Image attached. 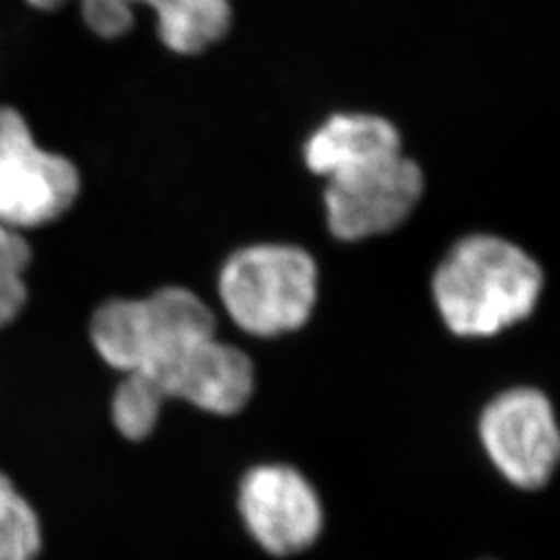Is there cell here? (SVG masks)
Instances as JSON below:
<instances>
[{
	"instance_id": "cell-1",
	"label": "cell",
	"mask_w": 560,
	"mask_h": 560,
	"mask_svg": "<svg viewBox=\"0 0 560 560\" xmlns=\"http://www.w3.org/2000/svg\"><path fill=\"white\" fill-rule=\"evenodd\" d=\"M538 260L494 233L455 241L432 272L434 307L459 339H492L527 320L544 293Z\"/></svg>"
},
{
	"instance_id": "cell-2",
	"label": "cell",
	"mask_w": 560,
	"mask_h": 560,
	"mask_svg": "<svg viewBox=\"0 0 560 560\" xmlns=\"http://www.w3.org/2000/svg\"><path fill=\"white\" fill-rule=\"evenodd\" d=\"M88 335L96 355L115 372L154 374L217 337V314L196 291L171 284L145 298L104 301Z\"/></svg>"
},
{
	"instance_id": "cell-3",
	"label": "cell",
	"mask_w": 560,
	"mask_h": 560,
	"mask_svg": "<svg viewBox=\"0 0 560 560\" xmlns=\"http://www.w3.org/2000/svg\"><path fill=\"white\" fill-rule=\"evenodd\" d=\"M217 293L224 314L245 335L277 339L312 320L320 298V268L295 243H252L222 261Z\"/></svg>"
},
{
	"instance_id": "cell-4",
	"label": "cell",
	"mask_w": 560,
	"mask_h": 560,
	"mask_svg": "<svg viewBox=\"0 0 560 560\" xmlns=\"http://www.w3.org/2000/svg\"><path fill=\"white\" fill-rule=\"evenodd\" d=\"M80 168L44 150L13 106H0V224L30 231L62 219L80 198Z\"/></svg>"
},
{
	"instance_id": "cell-5",
	"label": "cell",
	"mask_w": 560,
	"mask_h": 560,
	"mask_svg": "<svg viewBox=\"0 0 560 560\" xmlns=\"http://www.w3.org/2000/svg\"><path fill=\"white\" fill-rule=\"evenodd\" d=\"M481 446L502 478L520 490H540L560 459L559 423L546 393L515 386L490 400L478 421Z\"/></svg>"
},
{
	"instance_id": "cell-6",
	"label": "cell",
	"mask_w": 560,
	"mask_h": 560,
	"mask_svg": "<svg viewBox=\"0 0 560 560\" xmlns=\"http://www.w3.org/2000/svg\"><path fill=\"white\" fill-rule=\"evenodd\" d=\"M425 194V175L405 152L390 161L326 180L324 212L335 240H374L395 233L413 217Z\"/></svg>"
},
{
	"instance_id": "cell-7",
	"label": "cell",
	"mask_w": 560,
	"mask_h": 560,
	"mask_svg": "<svg viewBox=\"0 0 560 560\" xmlns=\"http://www.w3.org/2000/svg\"><path fill=\"white\" fill-rule=\"evenodd\" d=\"M237 506L247 534L279 559L310 550L324 529V506L316 488L291 465L252 467L241 478Z\"/></svg>"
},
{
	"instance_id": "cell-8",
	"label": "cell",
	"mask_w": 560,
	"mask_h": 560,
	"mask_svg": "<svg viewBox=\"0 0 560 560\" xmlns=\"http://www.w3.org/2000/svg\"><path fill=\"white\" fill-rule=\"evenodd\" d=\"M141 376L152 382L164 405L183 400L222 418L243 411L256 390L252 358L219 337L196 345L161 372Z\"/></svg>"
},
{
	"instance_id": "cell-9",
	"label": "cell",
	"mask_w": 560,
	"mask_h": 560,
	"mask_svg": "<svg viewBox=\"0 0 560 560\" xmlns=\"http://www.w3.org/2000/svg\"><path fill=\"white\" fill-rule=\"evenodd\" d=\"M399 127L378 113H335L303 143V164L324 180L339 179L361 168L402 154Z\"/></svg>"
},
{
	"instance_id": "cell-10",
	"label": "cell",
	"mask_w": 560,
	"mask_h": 560,
	"mask_svg": "<svg viewBox=\"0 0 560 560\" xmlns=\"http://www.w3.org/2000/svg\"><path fill=\"white\" fill-rule=\"evenodd\" d=\"M133 11L154 13L162 46L179 57H198L226 38L233 25L231 0H125Z\"/></svg>"
},
{
	"instance_id": "cell-11",
	"label": "cell",
	"mask_w": 560,
	"mask_h": 560,
	"mask_svg": "<svg viewBox=\"0 0 560 560\" xmlns=\"http://www.w3.org/2000/svg\"><path fill=\"white\" fill-rule=\"evenodd\" d=\"M44 546L46 532L36 504L0 467V560H40Z\"/></svg>"
},
{
	"instance_id": "cell-12",
	"label": "cell",
	"mask_w": 560,
	"mask_h": 560,
	"mask_svg": "<svg viewBox=\"0 0 560 560\" xmlns=\"http://www.w3.org/2000/svg\"><path fill=\"white\" fill-rule=\"evenodd\" d=\"M164 400L141 374H122L110 397V421L125 441L150 439L161 421Z\"/></svg>"
},
{
	"instance_id": "cell-13",
	"label": "cell",
	"mask_w": 560,
	"mask_h": 560,
	"mask_svg": "<svg viewBox=\"0 0 560 560\" xmlns=\"http://www.w3.org/2000/svg\"><path fill=\"white\" fill-rule=\"evenodd\" d=\"M32 247L25 235L0 224V330L20 318L30 300L25 275Z\"/></svg>"
},
{
	"instance_id": "cell-14",
	"label": "cell",
	"mask_w": 560,
	"mask_h": 560,
	"mask_svg": "<svg viewBox=\"0 0 560 560\" xmlns=\"http://www.w3.org/2000/svg\"><path fill=\"white\" fill-rule=\"evenodd\" d=\"M83 23L102 40H119L136 25V13L125 0H78Z\"/></svg>"
},
{
	"instance_id": "cell-15",
	"label": "cell",
	"mask_w": 560,
	"mask_h": 560,
	"mask_svg": "<svg viewBox=\"0 0 560 560\" xmlns=\"http://www.w3.org/2000/svg\"><path fill=\"white\" fill-rule=\"evenodd\" d=\"M30 7L38 9V11H57L62 4H67L69 0H25Z\"/></svg>"
}]
</instances>
